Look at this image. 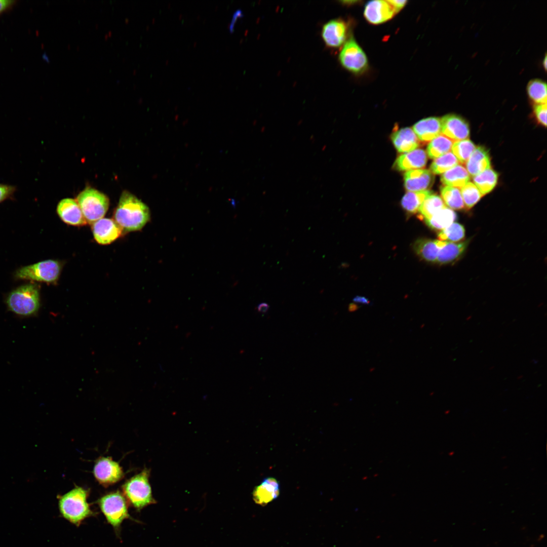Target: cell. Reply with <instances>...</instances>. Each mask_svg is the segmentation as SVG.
Listing matches in <instances>:
<instances>
[{
  "mask_svg": "<svg viewBox=\"0 0 547 547\" xmlns=\"http://www.w3.org/2000/svg\"><path fill=\"white\" fill-rule=\"evenodd\" d=\"M149 219L148 207L130 192L124 191L113 214V220L123 231L139 230Z\"/></svg>",
  "mask_w": 547,
  "mask_h": 547,
  "instance_id": "obj_1",
  "label": "cell"
},
{
  "mask_svg": "<svg viewBox=\"0 0 547 547\" xmlns=\"http://www.w3.org/2000/svg\"><path fill=\"white\" fill-rule=\"evenodd\" d=\"M5 303L8 310L17 316H35L41 306L40 287L34 283L19 286L8 294Z\"/></svg>",
  "mask_w": 547,
  "mask_h": 547,
  "instance_id": "obj_2",
  "label": "cell"
},
{
  "mask_svg": "<svg viewBox=\"0 0 547 547\" xmlns=\"http://www.w3.org/2000/svg\"><path fill=\"white\" fill-rule=\"evenodd\" d=\"M88 491L82 487H76L63 496L59 500V508L61 515L71 523L79 526L86 518L93 513L87 502Z\"/></svg>",
  "mask_w": 547,
  "mask_h": 547,
  "instance_id": "obj_3",
  "label": "cell"
},
{
  "mask_svg": "<svg viewBox=\"0 0 547 547\" xmlns=\"http://www.w3.org/2000/svg\"><path fill=\"white\" fill-rule=\"evenodd\" d=\"M62 263L56 260L48 259L22 266L14 274L16 280L55 284L59 279Z\"/></svg>",
  "mask_w": 547,
  "mask_h": 547,
  "instance_id": "obj_4",
  "label": "cell"
},
{
  "mask_svg": "<svg viewBox=\"0 0 547 547\" xmlns=\"http://www.w3.org/2000/svg\"><path fill=\"white\" fill-rule=\"evenodd\" d=\"M149 470L145 468L132 477L123 486L124 494L130 503L137 510L156 503L152 497L149 482Z\"/></svg>",
  "mask_w": 547,
  "mask_h": 547,
  "instance_id": "obj_5",
  "label": "cell"
},
{
  "mask_svg": "<svg viewBox=\"0 0 547 547\" xmlns=\"http://www.w3.org/2000/svg\"><path fill=\"white\" fill-rule=\"evenodd\" d=\"M76 201L87 223L92 224L104 217L109 204V199L106 195L89 187L78 194Z\"/></svg>",
  "mask_w": 547,
  "mask_h": 547,
  "instance_id": "obj_6",
  "label": "cell"
},
{
  "mask_svg": "<svg viewBox=\"0 0 547 547\" xmlns=\"http://www.w3.org/2000/svg\"><path fill=\"white\" fill-rule=\"evenodd\" d=\"M98 503L107 522L115 529L120 527L124 520L130 518L126 500L119 491L103 496Z\"/></svg>",
  "mask_w": 547,
  "mask_h": 547,
  "instance_id": "obj_7",
  "label": "cell"
},
{
  "mask_svg": "<svg viewBox=\"0 0 547 547\" xmlns=\"http://www.w3.org/2000/svg\"><path fill=\"white\" fill-rule=\"evenodd\" d=\"M339 59L345 69L355 74L364 73L368 67L365 53L353 37L344 45L339 53Z\"/></svg>",
  "mask_w": 547,
  "mask_h": 547,
  "instance_id": "obj_8",
  "label": "cell"
},
{
  "mask_svg": "<svg viewBox=\"0 0 547 547\" xmlns=\"http://www.w3.org/2000/svg\"><path fill=\"white\" fill-rule=\"evenodd\" d=\"M94 474L98 482L104 486L114 484L124 476L122 467L109 457H102L96 462Z\"/></svg>",
  "mask_w": 547,
  "mask_h": 547,
  "instance_id": "obj_9",
  "label": "cell"
},
{
  "mask_svg": "<svg viewBox=\"0 0 547 547\" xmlns=\"http://www.w3.org/2000/svg\"><path fill=\"white\" fill-rule=\"evenodd\" d=\"M441 132L454 142L466 139L470 135L469 125L462 118L454 114L441 119Z\"/></svg>",
  "mask_w": 547,
  "mask_h": 547,
  "instance_id": "obj_10",
  "label": "cell"
},
{
  "mask_svg": "<svg viewBox=\"0 0 547 547\" xmlns=\"http://www.w3.org/2000/svg\"><path fill=\"white\" fill-rule=\"evenodd\" d=\"M92 229L94 239L101 245L112 243L123 232L113 219L107 218H102L94 222Z\"/></svg>",
  "mask_w": 547,
  "mask_h": 547,
  "instance_id": "obj_11",
  "label": "cell"
},
{
  "mask_svg": "<svg viewBox=\"0 0 547 547\" xmlns=\"http://www.w3.org/2000/svg\"><path fill=\"white\" fill-rule=\"evenodd\" d=\"M388 1L375 0L369 2L365 6L364 15L370 23L375 25L383 23L396 14Z\"/></svg>",
  "mask_w": 547,
  "mask_h": 547,
  "instance_id": "obj_12",
  "label": "cell"
},
{
  "mask_svg": "<svg viewBox=\"0 0 547 547\" xmlns=\"http://www.w3.org/2000/svg\"><path fill=\"white\" fill-rule=\"evenodd\" d=\"M347 33V27L345 22L340 19H335L330 20L324 25L322 36L327 46L331 48H338L345 42Z\"/></svg>",
  "mask_w": 547,
  "mask_h": 547,
  "instance_id": "obj_13",
  "label": "cell"
},
{
  "mask_svg": "<svg viewBox=\"0 0 547 547\" xmlns=\"http://www.w3.org/2000/svg\"><path fill=\"white\" fill-rule=\"evenodd\" d=\"M57 213L65 223L73 226H83L87 224L76 200L66 198L61 200L57 206Z\"/></svg>",
  "mask_w": 547,
  "mask_h": 547,
  "instance_id": "obj_14",
  "label": "cell"
},
{
  "mask_svg": "<svg viewBox=\"0 0 547 547\" xmlns=\"http://www.w3.org/2000/svg\"><path fill=\"white\" fill-rule=\"evenodd\" d=\"M404 186L409 191L427 190L434 182V176L430 170L415 169L407 171L404 176Z\"/></svg>",
  "mask_w": 547,
  "mask_h": 547,
  "instance_id": "obj_15",
  "label": "cell"
},
{
  "mask_svg": "<svg viewBox=\"0 0 547 547\" xmlns=\"http://www.w3.org/2000/svg\"><path fill=\"white\" fill-rule=\"evenodd\" d=\"M427 154L422 149H416L399 155L394 162L393 168L400 171L423 168L427 163Z\"/></svg>",
  "mask_w": 547,
  "mask_h": 547,
  "instance_id": "obj_16",
  "label": "cell"
},
{
  "mask_svg": "<svg viewBox=\"0 0 547 547\" xmlns=\"http://www.w3.org/2000/svg\"><path fill=\"white\" fill-rule=\"evenodd\" d=\"M413 129L420 142L426 144L440 134L441 119L437 117L422 119L413 125Z\"/></svg>",
  "mask_w": 547,
  "mask_h": 547,
  "instance_id": "obj_17",
  "label": "cell"
},
{
  "mask_svg": "<svg viewBox=\"0 0 547 547\" xmlns=\"http://www.w3.org/2000/svg\"><path fill=\"white\" fill-rule=\"evenodd\" d=\"M392 142L399 152H408L419 146L420 141L413 130L409 127L403 128L394 132Z\"/></svg>",
  "mask_w": 547,
  "mask_h": 547,
  "instance_id": "obj_18",
  "label": "cell"
},
{
  "mask_svg": "<svg viewBox=\"0 0 547 547\" xmlns=\"http://www.w3.org/2000/svg\"><path fill=\"white\" fill-rule=\"evenodd\" d=\"M279 492V484L277 480L273 478H267L255 488L253 498L256 503L265 505L276 499Z\"/></svg>",
  "mask_w": 547,
  "mask_h": 547,
  "instance_id": "obj_19",
  "label": "cell"
},
{
  "mask_svg": "<svg viewBox=\"0 0 547 547\" xmlns=\"http://www.w3.org/2000/svg\"><path fill=\"white\" fill-rule=\"evenodd\" d=\"M446 241L420 239L417 240L413 245L416 253L424 260L436 262L440 249L445 244Z\"/></svg>",
  "mask_w": 547,
  "mask_h": 547,
  "instance_id": "obj_20",
  "label": "cell"
},
{
  "mask_svg": "<svg viewBox=\"0 0 547 547\" xmlns=\"http://www.w3.org/2000/svg\"><path fill=\"white\" fill-rule=\"evenodd\" d=\"M465 165L469 175L473 177L490 168L488 151L483 146L476 147Z\"/></svg>",
  "mask_w": 547,
  "mask_h": 547,
  "instance_id": "obj_21",
  "label": "cell"
},
{
  "mask_svg": "<svg viewBox=\"0 0 547 547\" xmlns=\"http://www.w3.org/2000/svg\"><path fill=\"white\" fill-rule=\"evenodd\" d=\"M470 177L466 169L461 165H457L447 170L441 177V181L446 186L462 188Z\"/></svg>",
  "mask_w": 547,
  "mask_h": 547,
  "instance_id": "obj_22",
  "label": "cell"
},
{
  "mask_svg": "<svg viewBox=\"0 0 547 547\" xmlns=\"http://www.w3.org/2000/svg\"><path fill=\"white\" fill-rule=\"evenodd\" d=\"M467 244L466 242L460 243L446 242L440 249L436 262L441 264L453 262L461 255Z\"/></svg>",
  "mask_w": 547,
  "mask_h": 547,
  "instance_id": "obj_23",
  "label": "cell"
},
{
  "mask_svg": "<svg viewBox=\"0 0 547 547\" xmlns=\"http://www.w3.org/2000/svg\"><path fill=\"white\" fill-rule=\"evenodd\" d=\"M456 218L455 212L446 207L429 219L425 220V222L431 228L441 231L454 222Z\"/></svg>",
  "mask_w": 547,
  "mask_h": 547,
  "instance_id": "obj_24",
  "label": "cell"
},
{
  "mask_svg": "<svg viewBox=\"0 0 547 547\" xmlns=\"http://www.w3.org/2000/svg\"><path fill=\"white\" fill-rule=\"evenodd\" d=\"M497 180V173L491 168L473 177L474 184L482 196L493 189Z\"/></svg>",
  "mask_w": 547,
  "mask_h": 547,
  "instance_id": "obj_25",
  "label": "cell"
},
{
  "mask_svg": "<svg viewBox=\"0 0 547 547\" xmlns=\"http://www.w3.org/2000/svg\"><path fill=\"white\" fill-rule=\"evenodd\" d=\"M432 193V192L428 190L421 191H408L403 197L401 206L408 213L415 214L418 212L424 200Z\"/></svg>",
  "mask_w": 547,
  "mask_h": 547,
  "instance_id": "obj_26",
  "label": "cell"
},
{
  "mask_svg": "<svg viewBox=\"0 0 547 547\" xmlns=\"http://www.w3.org/2000/svg\"><path fill=\"white\" fill-rule=\"evenodd\" d=\"M454 142L451 139L443 134H440L428 144L426 148L428 157L432 159H436L449 152Z\"/></svg>",
  "mask_w": 547,
  "mask_h": 547,
  "instance_id": "obj_27",
  "label": "cell"
},
{
  "mask_svg": "<svg viewBox=\"0 0 547 547\" xmlns=\"http://www.w3.org/2000/svg\"><path fill=\"white\" fill-rule=\"evenodd\" d=\"M445 207L442 199L438 195L432 193L422 202L418 212L420 213L421 218L426 220Z\"/></svg>",
  "mask_w": 547,
  "mask_h": 547,
  "instance_id": "obj_28",
  "label": "cell"
},
{
  "mask_svg": "<svg viewBox=\"0 0 547 547\" xmlns=\"http://www.w3.org/2000/svg\"><path fill=\"white\" fill-rule=\"evenodd\" d=\"M442 200L451 209L461 210L464 207L460 190L456 187L444 186L440 188Z\"/></svg>",
  "mask_w": 547,
  "mask_h": 547,
  "instance_id": "obj_29",
  "label": "cell"
},
{
  "mask_svg": "<svg viewBox=\"0 0 547 547\" xmlns=\"http://www.w3.org/2000/svg\"><path fill=\"white\" fill-rule=\"evenodd\" d=\"M527 93L536 104H544L547 101L546 83L539 79L530 81L527 87Z\"/></svg>",
  "mask_w": 547,
  "mask_h": 547,
  "instance_id": "obj_30",
  "label": "cell"
},
{
  "mask_svg": "<svg viewBox=\"0 0 547 547\" xmlns=\"http://www.w3.org/2000/svg\"><path fill=\"white\" fill-rule=\"evenodd\" d=\"M459 163L455 155L449 151L435 159L431 165L430 171L435 174H443Z\"/></svg>",
  "mask_w": 547,
  "mask_h": 547,
  "instance_id": "obj_31",
  "label": "cell"
},
{
  "mask_svg": "<svg viewBox=\"0 0 547 547\" xmlns=\"http://www.w3.org/2000/svg\"><path fill=\"white\" fill-rule=\"evenodd\" d=\"M475 148V145L469 139L455 141L451 147L453 154L462 165L466 164Z\"/></svg>",
  "mask_w": 547,
  "mask_h": 547,
  "instance_id": "obj_32",
  "label": "cell"
},
{
  "mask_svg": "<svg viewBox=\"0 0 547 547\" xmlns=\"http://www.w3.org/2000/svg\"><path fill=\"white\" fill-rule=\"evenodd\" d=\"M465 237V229L457 222H453L442 230L438 235L439 240L449 242H459Z\"/></svg>",
  "mask_w": 547,
  "mask_h": 547,
  "instance_id": "obj_33",
  "label": "cell"
},
{
  "mask_svg": "<svg viewBox=\"0 0 547 547\" xmlns=\"http://www.w3.org/2000/svg\"><path fill=\"white\" fill-rule=\"evenodd\" d=\"M460 190L464 207L467 209L472 208L482 197L476 186L471 182H468Z\"/></svg>",
  "mask_w": 547,
  "mask_h": 547,
  "instance_id": "obj_34",
  "label": "cell"
},
{
  "mask_svg": "<svg viewBox=\"0 0 547 547\" xmlns=\"http://www.w3.org/2000/svg\"><path fill=\"white\" fill-rule=\"evenodd\" d=\"M16 190L15 186L0 183V203L7 200L13 199Z\"/></svg>",
  "mask_w": 547,
  "mask_h": 547,
  "instance_id": "obj_35",
  "label": "cell"
},
{
  "mask_svg": "<svg viewBox=\"0 0 547 547\" xmlns=\"http://www.w3.org/2000/svg\"><path fill=\"white\" fill-rule=\"evenodd\" d=\"M546 103L535 104L534 111L538 121L542 125H546Z\"/></svg>",
  "mask_w": 547,
  "mask_h": 547,
  "instance_id": "obj_36",
  "label": "cell"
},
{
  "mask_svg": "<svg viewBox=\"0 0 547 547\" xmlns=\"http://www.w3.org/2000/svg\"><path fill=\"white\" fill-rule=\"evenodd\" d=\"M389 3L391 4L393 8L394 9L396 13H398L406 5L407 1H398L393 0L388 1Z\"/></svg>",
  "mask_w": 547,
  "mask_h": 547,
  "instance_id": "obj_37",
  "label": "cell"
},
{
  "mask_svg": "<svg viewBox=\"0 0 547 547\" xmlns=\"http://www.w3.org/2000/svg\"><path fill=\"white\" fill-rule=\"evenodd\" d=\"M15 2L13 0H0V14L11 8Z\"/></svg>",
  "mask_w": 547,
  "mask_h": 547,
  "instance_id": "obj_38",
  "label": "cell"
},
{
  "mask_svg": "<svg viewBox=\"0 0 547 547\" xmlns=\"http://www.w3.org/2000/svg\"><path fill=\"white\" fill-rule=\"evenodd\" d=\"M353 301L356 303L368 304L370 301L368 298L364 296H356L353 298Z\"/></svg>",
  "mask_w": 547,
  "mask_h": 547,
  "instance_id": "obj_39",
  "label": "cell"
},
{
  "mask_svg": "<svg viewBox=\"0 0 547 547\" xmlns=\"http://www.w3.org/2000/svg\"><path fill=\"white\" fill-rule=\"evenodd\" d=\"M269 308L268 304L265 302L260 303L257 307V310L261 313L266 312Z\"/></svg>",
  "mask_w": 547,
  "mask_h": 547,
  "instance_id": "obj_40",
  "label": "cell"
},
{
  "mask_svg": "<svg viewBox=\"0 0 547 547\" xmlns=\"http://www.w3.org/2000/svg\"><path fill=\"white\" fill-rule=\"evenodd\" d=\"M358 308V305L355 303H350L348 306V310L350 312H353L356 311Z\"/></svg>",
  "mask_w": 547,
  "mask_h": 547,
  "instance_id": "obj_41",
  "label": "cell"
},
{
  "mask_svg": "<svg viewBox=\"0 0 547 547\" xmlns=\"http://www.w3.org/2000/svg\"><path fill=\"white\" fill-rule=\"evenodd\" d=\"M546 61H547L546 60V56L545 55V56L544 57V59L543 60V66H544V68L545 69L546 68Z\"/></svg>",
  "mask_w": 547,
  "mask_h": 547,
  "instance_id": "obj_42",
  "label": "cell"
}]
</instances>
